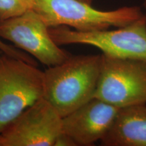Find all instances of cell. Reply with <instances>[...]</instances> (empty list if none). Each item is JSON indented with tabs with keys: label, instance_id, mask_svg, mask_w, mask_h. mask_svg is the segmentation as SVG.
I'll list each match as a JSON object with an SVG mask.
<instances>
[{
	"label": "cell",
	"instance_id": "1",
	"mask_svg": "<svg viewBox=\"0 0 146 146\" xmlns=\"http://www.w3.org/2000/svg\"><path fill=\"white\" fill-rule=\"evenodd\" d=\"M101 54L70 56L44 71L43 98L62 117L94 98Z\"/></svg>",
	"mask_w": 146,
	"mask_h": 146
},
{
	"label": "cell",
	"instance_id": "2",
	"mask_svg": "<svg viewBox=\"0 0 146 146\" xmlns=\"http://www.w3.org/2000/svg\"><path fill=\"white\" fill-rule=\"evenodd\" d=\"M31 9L49 27L69 26L81 32L125 27L145 15L137 6L102 11L79 0H31Z\"/></svg>",
	"mask_w": 146,
	"mask_h": 146
},
{
	"label": "cell",
	"instance_id": "3",
	"mask_svg": "<svg viewBox=\"0 0 146 146\" xmlns=\"http://www.w3.org/2000/svg\"><path fill=\"white\" fill-rule=\"evenodd\" d=\"M44 72L35 65L0 56V132L43 98Z\"/></svg>",
	"mask_w": 146,
	"mask_h": 146
},
{
	"label": "cell",
	"instance_id": "4",
	"mask_svg": "<svg viewBox=\"0 0 146 146\" xmlns=\"http://www.w3.org/2000/svg\"><path fill=\"white\" fill-rule=\"evenodd\" d=\"M59 45L84 44L96 47L108 56L146 61V15L115 30L81 32L66 26L49 27Z\"/></svg>",
	"mask_w": 146,
	"mask_h": 146
},
{
	"label": "cell",
	"instance_id": "5",
	"mask_svg": "<svg viewBox=\"0 0 146 146\" xmlns=\"http://www.w3.org/2000/svg\"><path fill=\"white\" fill-rule=\"evenodd\" d=\"M94 98L118 108L146 104V61L101 54Z\"/></svg>",
	"mask_w": 146,
	"mask_h": 146
},
{
	"label": "cell",
	"instance_id": "6",
	"mask_svg": "<svg viewBox=\"0 0 146 146\" xmlns=\"http://www.w3.org/2000/svg\"><path fill=\"white\" fill-rule=\"evenodd\" d=\"M0 38L12 42L48 67L62 63L70 56L54 41L49 27L33 9L0 21Z\"/></svg>",
	"mask_w": 146,
	"mask_h": 146
},
{
	"label": "cell",
	"instance_id": "7",
	"mask_svg": "<svg viewBox=\"0 0 146 146\" xmlns=\"http://www.w3.org/2000/svg\"><path fill=\"white\" fill-rule=\"evenodd\" d=\"M62 133V117L43 98L0 132V146H54Z\"/></svg>",
	"mask_w": 146,
	"mask_h": 146
},
{
	"label": "cell",
	"instance_id": "8",
	"mask_svg": "<svg viewBox=\"0 0 146 146\" xmlns=\"http://www.w3.org/2000/svg\"><path fill=\"white\" fill-rule=\"evenodd\" d=\"M120 108L93 98L62 117V131L77 146L93 145L106 136Z\"/></svg>",
	"mask_w": 146,
	"mask_h": 146
},
{
	"label": "cell",
	"instance_id": "9",
	"mask_svg": "<svg viewBox=\"0 0 146 146\" xmlns=\"http://www.w3.org/2000/svg\"><path fill=\"white\" fill-rule=\"evenodd\" d=\"M100 143L104 146H146V104L120 108Z\"/></svg>",
	"mask_w": 146,
	"mask_h": 146
},
{
	"label": "cell",
	"instance_id": "10",
	"mask_svg": "<svg viewBox=\"0 0 146 146\" xmlns=\"http://www.w3.org/2000/svg\"><path fill=\"white\" fill-rule=\"evenodd\" d=\"M30 9L31 0H0V21L21 16Z\"/></svg>",
	"mask_w": 146,
	"mask_h": 146
},
{
	"label": "cell",
	"instance_id": "11",
	"mask_svg": "<svg viewBox=\"0 0 146 146\" xmlns=\"http://www.w3.org/2000/svg\"><path fill=\"white\" fill-rule=\"evenodd\" d=\"M0 50L3 52V54L8 55L11 57H13L16 59H19L27 62L32 64L33 65H36V62L33 58L24 52H21L18 49L16 48L15 46H12L7 43H5L3 41L0 39Z\"/></svg>",
	"mask_w": 146,
	"mask_h": 146
},
{
	"label": "cell",
	"instance_id": "12",
	"mask_svg": "<svg viewBox=\"0 0 146 146\" xmlns=\"http://www.w3.org/2000/svg\"><path fill=\"white\" fill-rule=\"evenodd\" d=\"M54 146H77L75 141L65 133H62L55 142Z\"/></svg>",
	"mask_w": 146,
	"mask_h": 146
},
{
	"label": "cell",
	"instance_id": "13",
	"mask_svg": "<svg viewBox=\"0 0 146 146\" xmlns=\"http://www.w3.org/2000/svg\"><path fill=\"white\" fill-rule=\"evenodd\" d=\"M79 1H83V2L89 3V4H91V2H92V0H79Z\"/></svg>",
	"mask_w": 146,
	"mask_h": 146
},
{
	"label": "cell",
	"instance_id": "14",
	"mask_svg": "<svg viewBox=\"0 0 146 146\" xmlns=\"http://www.w3.org/2000/svg\"><path fill=\"white\" fill-rule=\"evenodd\" d=\"M3 54V52L1 50H0V56H1V55H2Z\"/></svg>",
	"mask_w": 146,
	"mask_h": 146
},
{
	"label": "cell",
	"instance_id": "15",
	"mask_svg": "<svg viewBox=\"0 0 146 146\" xmlns=\"http://www.w3.org/2000/svg\"><path fill=\"white\" fill-rule=\"evenodd\" d=\"M144 6L146 8V0H145V1H144Z\"/></svg>",
	"mask_w": 146,
	"mask_h": 146
}]
</instances>
